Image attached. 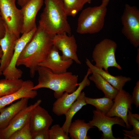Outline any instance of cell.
<instances>
[{
	"label": "cell",
	"instance_id": "6da1fadb",
	"mask_svg": "<svg viewBox=\"0 0 139 139\" xmlns=\"http://www.w3.org/2000/svg\"><path fill=\"white\" fill-rule=\"evenodd\" d=\"M53 37L39 24L32 37L27 44L17 60L16 66L24 65L33 78L40 64L46 59L53 45Z\"/></svg>",
	"mask_w": 139,
	"mask_h": 139
},
{
	"label": "cell",
	"instance_id": "7a4b0ae2",
	"mask_svg": "<svg viewBox=\"0 0 139 139\" xmlns=\"http://www.w3.org/2000/svg\"><path fill=\"white\" fill-rule=\"evenodd\" d=\"M45 6L40 15L39 24L53 38L66 33L71 34L66 12L62 0H44Z\"/></svg>",
	"mask_w": 139,
	"mask_h": 139
},
{
	"label": "cell",
	"instance_id": "3957f363",
	"mask_svg": "<svg viewBox=\"0 0 139 139\" xmlns=\"http://www.w3.org/2000/svg\"><path fill=\"white\" fill-rule=\"evenodd\" d=\"M37 71L39 76L38 83L34 86L33 90L47 88L54 91V97L58 99L65 92L72 93L78 86V77L70 72L61 74L53 73L45 67L39 66Z\"/></svg>",
	"mask_w": 139,
	"mask_h": 139
},
{
	"label": "cell",
	"instance_id": "277c9868",
	"mask_svg": "<svg viewBox=\"0 0 139 139\" xmlns=\"http://www.w3.org/2000/svg\"><path fill=\"white\" fill-rule=\"evenodd\" d=\"M107 9L101 5L82 10L78 19L76 32L80 34H94L103 28Z\"/></svg>",
	"mask_w": 139,
	"mask_h": 139
},
{
	"label": "cell",
	"instance_id": "5b68a950",
	"mask_svg": "<svg viewBox=\"0 0 139 139\" xmlns=\"http://www.w3.org/2000/svg\"><path fill=\"white\" fill-rule=\"evenodd\" d=\"M117 45L114 41L105 38L97 44L92 53L94 66L108 71L109 67H114L119 70L122 68L117 62L115 53Z\"/></svg>",
	"mask_w": 139,
	"mask_h": 139
},
{
	"label": "cell",
	"instance_id": "8992f818",
	"mask_svg": "<svg viewBox=\"0 0 139 139\" xmlns=\"http://www.w3.org/2000/svg\"><path fill=\"white\" fill-rule=\"evenodd\" d=\"M16 1L0 0V14L5 27L19 38L23 25V17L21 9L16 5Z\"/></svg>",
	"mask_w": 139,
	"mask_h": 139
},
{
	"label": "cell",
	"instance_id": "52a82bcc",
	"mask_svg": "<svg viewBox=\"0 0 139 139\" xmlns=\"http://www.w3.org/2000/svg\"><path fill=\"white\" fill-rule=\"evenodd\" d=\"M122 32L136 48L139 46V10L126 4L121 17Z\"/></svg>",
	"mask_w": 139,
	"mask_h": 139
},
{
	"label": "cell",
	"instance_id": "ba28073f",
	"mask_svg": "<svg viewBox=\"0 0 139 139\" xmlns=\"http://www.w3.org/2000/svg\"><path fill=\"white\" fill-rule=\"evenodd\" d=\"M91 74V71L89 68L82 81L78 83V87L74 91L70 93L65 92L61 97L57 99L54 103L52 108L53 112L57 116H60L65 115L67 112L82 91L90 85V81L88 77Z\"/></svg>",
	"mask_w": 139,
	"mask_h": 139
},
{
	"label": "cell",
	"instance_id": "9c48e42d",
	"mask_svg": "<svg viewBox=\"0 0 139 139\" xmlns=\"http://www.w3.org/2000/svg\"><path fill=\"white\" fill-rule=\"evenodd\" d=\"M92 119L89 123L92 126L97 127L103 133L101 139H116L113 135L112 127L115 124L126 127L124 121L121 118L116 116L109 117L98 111L93 110Z\"/></svg>",
	"mask_w": 139,
	"mask_h": 139
},
{
	"label": "cell",
	"instance_id": "30bf717a",
	"mask_svg": "<svg viewBox=\"0 0 139 139\" xmlns=\"http://www.w3.org/2000/svg\"><path fill=\"white\" fill-rule=\"evenodd\" d=\"M37 28L28 33L22 34V36L18 39L11 62L8 66L2 72V74L5 79H18L22 77V71L16 68V63L22 52L27 44L32 39Z\"/></svg>",
	"mask_w": 139,
	"mask_h": 139
},
{
	"label": "cell",
	"instance_id": "8fae6325",
	"mask_svg": "<svg viewBox=\"0 0 139 139\" xmlns=\"http://www.w3.org/2000/svg\"><path fill=\"white\" fill-rule=\"evenodd\" d=\"M52 40L53 45L62 52L63 59H72L77 64H81L77 54V46L74 35L66 33L59 34L55 35Z\"/></svg>",
	"mask_w": 139,
	"mask_h": 139
},
{
	"label": "cell",
	"instance_id": "7c38bea8",
	"mask_svg": "<svg viewBox=\"0 0 139 139\" xmlns=\"http://www.w3.org/2000/svg\"><path fill=\"white\" fill-rule=\"evenodd\" d=\"M113 101L112 108L106 115L109 117L116 116L121 118L125 122L126 128H130L131 126L128 123L127 116L128 110H132V95L122 89L119 91Z\"/></svg>",
	"mask_w": 139,
	"mask_h": 139
},
{
	"label": "cell",
	"instance_id": "4fadbf2b",
	"mask_svg": "<svg viewBox=\"0 0 139 139\" xmlns=\"http://www.w3.org/2000/svg\"><path fill=\"white\" fill-rule=\"evenodd\" d=\"M42 102L38 100L34 104L27 106L19 111L5 128L0 130L1 139H8L14 132L24 126L29 121L34 108Z\"/></svg>",
	"mask_w": 139,
	"mask_h": 139
},
{
	"label": "cell",
	"instance_id": "5bb4252c",
	"mask_svg": "<svg viewBox=\"0 0 139 139\" xmlns=\"http://www.w3.org/2000/svg\"><path fill=\"white\" fill-rule=\"evenodd\" d=\"M44 3V0H30L21 7L23 23L21 34L28 33L37 28L36 17Z\"/></svg>",
	"mask_w": 139,
	"mask_h": 139
},
{
	"label": "cell",
	"instance_id": "9a60e30c",
	"mask_svg": "<svg viewBox=\"0 0 139 139\" xmlns=\"http://www.w3.org/2000/svg\"><path fill=\"white\" fill-rule=\"evenodd\" d=\"M73 61L72 59H63L59 50L53 45L46 59L39 66L47 67L55 73L61 74L67 72Z\"/></svg>",
	"mask_w": 139,
	"mask_h": 139
},
{
	"label": "cell",
	"instance_id": "2e32d148",
	"mask_svg": "<svg viewBox=\"0 0 139 139\" xmlns=\"http://www.w3.org/2000/svg\"><path fill=\"white\" fill-rule=\"evenodd\" d=\"M4 36L0 39V46L2 55L0 62V69L3 72L8 66L13 57L16 41L19 38L5 27Z\"/></svg>",
	"mask_w": 139,
	"mask_h": 139
},
{
	"label": "cell",
	"instance_id": "e0dca14e",
	"mask_svg": "<svg viewBox=\"0 0 139 139\" xmlns=\"http://www.w3.org/2000/svg\"><path fill=\"white\" fill-rule=\"evenodd\" d=\"M53 119L48 111L39 105L33 109L29 120L32 135L44 128H49Z\"/></svg>",
	"mask_w": 139,
	"mask_h": 139
},
{
	"label": "cell",
	"instance_id": "ac0fdd59",
	"mask_svg": "<svg viewBox=\"0 0 139 139\" xmlns=\"http://www.w3.org/2000/svg\"><path fill=\"white\" fill-rule=\"evenodd\" d=\"M33 82L28 80L24 81L21 87L17 91L0 98V110L14 101L24 98L33 99L37 95L36 90H33Z\"/></svg>",
	"mask_w": 139,
	"mask_h": 139
},
{
	"label": "cell",
	"instance_id": "d6986e66",
	"mask_svg": "<svg viewBox=\"0 0 139 139\" xmlns=\"http://www.w3.org/2000/svg\"><path fill=\"white\" fill-rule=\"evenodd\" d=\"M29 98H23L0 110V130L5 128L21 110L28 106Z\"/></svg>",
	"mask_w": 139,
	"mask_h": 139
},
{
	"label": "cell",
	"instance_id": "ffe728a7",
	"mask_svg": "<svg viewBox=\"0 0 139 139\" xmlns=\"http://www.w3.org/2000/svg\"><path fill=\"white\" fill-rule=\"evenodd\" d=\"M85 63L91 72L98 73L106 81L118 91L123 89L126 83L131 81V78L122 75L114 76L108 71L95 66L89 59L86 58Z\"/></svg>",
	"mask_w": 139,
	"mask_h": 139
},
{
	"label": "cell",
	"instance_id": "44dd1931",
	"mask_svg": "<svg viewBox=\"0 0 139 139\" xmlns=\"http://www.w3.org/2000/svg\"><path fill=\"white\" fill-rule=\"evenodd\" d=\"M88 123H86L84 120L77 119L71 124L68 131L72 139H89L90 137L87 135L88 131L91 128H94Z\"/></svg>",
	"mask_w": 139,
	"mask_h": 139
},
{
	"label": "cell",
	"instance_id": "7402d4cb",
	"mask_svg": "<svg viewBox=\"0 0 139 139\" xmlns=\"http://www.w3.org/2000/svg\"><path fill=\"white\" fill-rule=\"evenodd\" d=\"M89 78L93 82L98 89L104 93L105 97L114 99L119 91L111 85L99 74L95 73H91Z\"/></svg>",
	"mask_w": 139,
	"mask_h": 139
},
{
	"label": "cell",
	"instance_id": "603a6c76",
	"mask_svg": "<svg viewBox=\"0 0 139 139\" xmlns=\"http://www.w3.org/2000/svg\"><path fill=\"white\" fill-rule=\"evenodd\" d=\"M85 93L83 92H82L64 115L66 117L65 120L62 127L68 134V128L72 123L73 117L84 106L87 105L85 101Z\"/></svg>",
	"mask_w": 139,
	"mask_h": 139
},
{
	"label": "cell",
	"instance_id": "cb8c5ba5",
	"mask_svg": "<svg viewBox=\"0 0 139 139\" xmlns=\"http://www.w3.org/2000/svg\"><path fill=\"white\" fill-rule=\"evenodd\" d=\"M23 81L20 79L0 80V98L18 90L22 86Z\"/></svg>",
	"mask_w": 139,
	"mask_h": 139
},
{
	"label": "cell",
	"instance_id": "d4e9b609",
	"mask_svg": "<svg viewBox=\"0 0 139 139\" xmlns=\"http://www.w3.org/2000/svg\"><path fill=\"white\" fill-rule=\"evenodd\" d=\"M87 104L93 106L96 110L106 115L112 108L114 101L110 98L105 96L100 98H93L86 97Z\"/></svg>",
	"mask_w": 139,
	"mask_h": 139
},
{
	"label": "cell",
	"instance_id": "484cf974",
	"mask_svg": "<svg viewBox=\"0 0 139 139\" xmlns=\"http://www.w3.org/2000/svg\"><path fill=\"white\" fill-rule=\"evenodd\" d=\"M129 110L128 111L127 119L129 125H132L133 129L130 131L124 130H122L124 132L123 133L126 138L130 139H138L139 138V115L137 114H133Z\"/></svg>",
	"mask_w": 139,
	"mask_h": 139
},
{
	"label": "cell",
	"instance_id": "4316f807",
	"mask_svg": "<svg viewBox=\"0 0 139 139\" xmlns=\"http://www.w3.org/2000/svg\"><path fill=\"white\" fill-rule=\"evenodd\" d=\"M67 16L75 17L85 4V0H62Z\"/></svg>",
	"mask_w": 139,
	"mask_h": 139
},
{
	"label": "cell",
	"instance_id": "83f0119b",
	"mask_svg": "<svg viewBox=\"0 0 139 139\" xmlns=\"http://www.w3.org/2000/svg\"><path fill=\"white\" fill-rule=\"evenodd\" d=\"M8 139H32L29 120L22 127L12 134Z\"/></svg>",
	"mask_w": 139,
	"mask_h": 139
},
{
	"label": "cell",
	"instance_id": "f1b7e54d",
	"mask_svg": "<svg viewBox=\"0 0 139 139\" xmlns=\"http://www.w3.org/2000/svg\"><path fill=\"white\" fill-rule=\"evenodd\" d=\"M50 139H69L68 134L66 133L59 125L55 124L49 129Z\"/></svg>",
	"mask_w": 139,
	"mask_h": 139
},
{
	"label": "cell",
	"instance_id": "f546056e",
	"mask_svg": "<svg viewBox=\"0 0 139 139\" xmlns=\"http://www.w3.org/2000/svg\"><path fill=\"white\" fill-rule=\"evenodd\" d=\"M32 139H50L49 128L41 129L32 135Z\"/></svg>",
	"mask_w": 139,
	"mask_h": 139
},
{
	"label": "cell",
	"instance_id": "4dcf8cb0",
	"mask_svg": "<svg viewBox=\"0 0 139 139\" xmlns=\"http://www.w3.org/2000/svg\"><path fill=\"white\" fill-rule=\"evenodd\" d=\"M132 99L133 103L137 108L139 106V80L136 82L135 85L133 88Z\"/></svg>",
	"mask_w": 139,
	"mask_h": 139
},
{
	"label": "cell",
	"instance_id": "1f68e13d",
	"mask_svg": "<svg viewBox=\"0 0 139 139\" xmlns=\"http://www.w3.org/2000/svg\"><path fill=\"white\" fill-rule=\"evenodd\" d=\"M5 31V28L3 22L1 21L0 18V39L4 36Z\"/></svg>",
	"mask_w": 139,
	"mask_h": 139
},
{
	"label": "cell",
	"instance_id": "d6a6232c",
	"mask_svg": "<svg viewBox=\"0 0 139 139\" xmlns=\"http://www.w3.org/2000/svg\"><path fill=\"white\" fill-rule=\"evenodd\" d=\"M30 0H16L17 3L21 7L23 6Z\"/></svg>",
	"mask_w": 139,
	"mask_h": 139
},
{
	"label": "cell",
	"instance_id": "836d02e7",
	"mask_svg": "<svg viewBox=\"0 0 139 139\" xmlns=\"http://www.w3.org/2000/svg\"><path fill=\"white\" fill-rule=\"evenodd\" d=\"M109 1L110 0H102L101 5L103 6L107 7Z\"/></svg>",
	"mask_w": 139,
	"mask_h": 139
},
{
	"label": "cell",
	"instance_id": "e575fe53",
	"mask_svg": "<svg viewBox=\"0 0 139 139\" xmlns=\"http://www.w3.org/2000/svg\"><path fill=\"white\" fill-rule=\"evenodd\" d=\"M136 62L138 64V67L139 65V48L137 49V54L136 57Z\"/></svg>",
	"mask_w": 139,
	"mask_h": 139
},
{
	"label": "cell",
	"instance_id": "d590c367",
	"mask_svg": "<svg viewBox=\"0 0 139 139\" xmlns=\"http://www.w3.org/2000/svg\"><path fill=\"white\" fill-rule=\"evenodd\" d=\"M2 55V52L1 48V47L0 46V62L1 61V58Z\"/></svg>",
	"mask_w": 139,
	"mask_h": 139
},
{
	"label": "cell",
	"instance_id": "8d00e7d4",
	"mask_svg": "<svg viewBox=\"0 0 139 139\" xmlns=\"http://www.w3.org/2000/svg\"><path fill=\"white\" fill-rule=\"evenodd\" d=\"M92 0H85V4L86 3H90Z\"/></svg>",
	"mask_w": 139,
	"mask_h": 139
},
{
	"label": "cell",
	"instance_id": "74e56055",
	"mask_svg": "<svg viewBox=\"0 0 139 139\" xmlns=\"http://www.w3.org/2000/svg\"><path fill=\"white\" fill-rule=\"evenodd\" d=\"M2 74V72L0 69V76Z\"/></svg>",
	"mask_w": 139,
	"mask_h": 139
},
{
	"label": "cell",
	"instance_id": "f35d334b",
	"mask_svg": "<svg viewBox=\"0 0 139 139\" xmlns=\"http://www.w3.org/2000/svg\"><path fill=\"white\" fill-rule=\"evenodd\" d=\"M0 18H1V17H0Z\"/></svg>",
	"mask_w": 139,
	"mask_h": 139
},
{
	"label": "cell",
	"instance_id": "ab89813d",
	"mask_svg": "<svg viewBox=\"0 0 139 139\" xmlns=\"http://www.w3.org/2000/svg\"><path fill=\"white\" fill-rule=\"evenodd\" d=\"M0 139H1L0 138Z\"/></svg>",
	"mask_w": 139,
	"mask_h": 139
}]
</instances>
